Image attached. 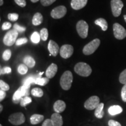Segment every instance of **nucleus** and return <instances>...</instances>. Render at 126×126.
<instances>
[{"mask_svg":"<svg viewBox=\"0 0 126 126\" xmlns=\"http://www.w3.org/2000/svg\"><path fill=\"white\" fill-rule=\"evenodd\" d=\"M73 81V75L70 71H66L63 73L60 78V85L62 89L65 91H68L71 87Z\"/></svg>","mask_w":126,"mask_h":126,"instance_id":"nucleus-1","label":"nucleus"},{"mask_svg":"<svg viewBox=\"0 0 126 126\" xmlns=\"http://www.w3.org/2000/svg\"><path fill=\"white\" fill-rule=\"evenodd\" d=\"M74 71L77 74L84 77L89 76L92 73V69L90 66L82 62L77 63L74 67Z\"/></svg>","mask_w":126,"mask_h":126,"instance_id":"nucleus-2","label":"nucleus"},{"mask_svg":"<svg viewBox=\"0 0 126 126\" xmlns=\"http://www.w3.org/2000/svg\"><path fill=\"white\" fill-rule=\"evenodd\" d=\"M30 86H28L23 85V86H20L14 94L13 96V102L15 103H18L20 102L21 99L23 97L27 96L29 94V88Z\"/></svg>","mask_w":126,"mask_h":126,"instance_id":"nucleus-3","label":"nucleus"},{"mask_svg":"<svg viewBox=\"0 0 126 126\" xmlns=\"http://www.w3.org/2000/svg\"><path fill=\"white\" fill-rule=\"evenodd\" d=\"M18 36V32L14 29L8 31L5 34L3 39L4 44L7 46H11L16 43Z\"/></svg>","mask_w":126,"mask_h":126,"instance_id":"nucleus-4","label":"nucleus"},{"mask_svg":"<svg viewBox=\"0 0 126 126\" xmlns=\"http://www.w3.org/2000/svg\"><path fill=\"white\" fill-rule=\"evenodd\" d=\"M100 44V40L99 39H94L85 46L82 50L83 53L86 56H89V55L93 54L98 48Z\"/></svg>","mask_w":126,"mask_h":126,"instance_id":"nucleus-5","label":"nucleus"},{"mask_svg":"<svg viewBox=\"0 0 126 126\" xmlns=\"http://www.w3.org/2000/svg\"><path fill=\"white\" fill-rule=\"evenodd\" d=\"M89 26L85 21L81 20L77 24V31L79 36L82 39H85L88 36Z\"/></svg>","mask_w":126,"mask_h":126,"instance_id":"nucleus-6","label":"nucleus"},{"mask_svg":"<svg viewBox=\"0 0 126 126\" xmlns=\"http://www.w3.org/2000/svg\"><path fill=\"white\" fill-rule=\"evenodd\" d=\"M8 120L14 125L19 126L25 122V117L22 113H15L9 116Z\"/></svg>","mask_w":126,"mask_h":126,"instance_id":"nucleus-7","label":"nucleus"},{"mask_svg":"<svg viewBox=\"0 0 126 126\" xmlns=\"http://www.w3.org/2000/svg\"><path fill=\"white\" fill-rule=\"evenodd\" d=\"M113 33L114 36L117 39L122 40L126 37V30L123 26L118 23L113 24Z\"/></svg>","mask_w":126,"mask_h":126,"instance_id":"nucleus-8","label":"nucleus"},{"mask_svg":"<svg viewBox=\"0 0 126 126\" xmlns=\"http://www.w3.org/2000/svg\"><path fill=\"white\" fill-rule=\"evenodd\" d=\"M123 6V2L121 0H111V11L114 16L118 17L120 15Z\"/></svg>","mask_w":126,"mask_h":126,"instance_id":"nucleus-9","label":"nucleus"},{"mask_svg":"<svg viewBox=\"0 0 126 126\" xmlns=\"http://www.w3.org/2000/svg\"><path fill=\"white\" fill-rule=\"evenodd\" d=\"M100 104V99L97 96H93L86 100L84 107L86 109L92 110L95 109Z\"/></svg>","mask_w":126,"mask_h":126,"instance_id":"nucleus-10","label":"nucleus"},{"mask_svg":"<svg viewBox=\"0 0 126 126\" xmlns=\"http://www.w3.org/2000/svg\"><path fill=\"white\" fill-rule=\"evenodd\" d=\"M67 11V8L65 6L60 5L53 9L50 13V15L54 19H60L65 15Z\"/></svg>","mask_w":126,"mask_h":126,"instance_id":"nucleus-11","label":"nucleus"},{"mask_svg":"<svg viewBox=\"0 0 126 126\" xmlns=\"http://www.w3.org/2000/svg\"><path fill=\"white\" fill-rule=\"evenodd\" d=\"M74 53V48L71 45H64L60 50V54L63 59H67L72 56Z\"/></svg>","mask_w":126,"mask_h":126,"instance_id":"nucleus-12","label":"nucleus"},{"mask_svg":"<svg viewBox=\"0 0 126 126\" xmlns=\"http://www.w3.org/2000/svg\"><path fill=\"white\" fill-rule=\"evenodd\" d=\"M88 0H72L71 6L75 10H79L86 6Z\"/></svg>","mask_w":126,"mask_h":126,"instance_id":"nucleus-13","label":"nucleus"},{"mask_svg":"<svg viewBox=\"0 0 126 126\" xmlns=\"http://www.w3.org/2000/svg\"><path fill=\"white\" fill-rule=\"evenodd\" d=\"M48 50L52 56L56 57L59 52V46L54 41L50 40L48 45Z\"/></svg>","mask_w":126,"mask_h":126,"instance_id":"nucleus-14","label":"nucleus"},{"mask_svg":"<svg viewBox=\"0 0 126 126\" xmlns=\"http://www.w3.org/2000/svg\"><path fill=\"white\" fill-rule=\"evenodd\" d=\"M57 65L56 64L53 63L47 68L46 71V75L47 78L49 79L53 78L56 75L57 72Z\"/></svg>","mask_w":126,"mask_h":126,"instance_id":"nucleus-15","label":"nucleus"},{"mask_svg":"<svg viewBox=\"0 0 126 126\" xmlns=\"http://www.w3.org/2000/svg\"><path fill=\"white\" fill-rule=\"evenodd\" d=\"M66 108L65 103L61 100H57L53 105V109L56 113H60L63 112Z\"/></svg>","mask_w":126,"mask_h":126,"instance_id":"nucleus-16","label":"nucleus"},{"mask_svg":"<svg viewBox=\"0 0 126 126\" xmlns=\"http://www.w3.org/2000/svg\"><path fill=\"white\" fill-rule=\"evenodd\" d=\"M51 120L54 126H62L63 124L62 116L60 114V113H53L51 116Z\"/></svg>","mask_w":126,"mask_h":126,"instance_id":"nucleus-17","label":"nucleus"},{"mask_svg":"<svg viewBox=\"0 0 126 126\" xmlns=\"http://www.w3.org/2000/svg\"><path fill=\"white\" fill-rule=\"evenodd\" d=\"M104 108V103H100V104L98 105V106L95 109V111H94V116L97 119H102L103 118L104 114H105V112L103 110Z\"/></svg>","mask_w":126,"mask_h":126,"instance_id":"nucleus-18","label":"nucleus"},{"mask_svg":"<svg viewBox=\"0 0 126 126\" xmlns=\"http://www.w3.org/2000/svg\"><path fill=\"white\" fill-rule=\"evenodd\" d=\"M109 113L111 116H114V115L120 114L123 111V109L121 106H118V105H114V106H111L109 108L108 110Z\"/></svg>","mask_w":126,"mask_h":126,"instance_id":"nucleus-19","label":"nucleus"},{"mask_svg":"<svg viewBox=\"0 0 126 126\" xmlns=\"http://www.w3.org/2000/svg\"><path fill=\"white\" fill-rule=\"evenodd\" d=\"M44 116L43 115L34 114L31 116L30 118V121H31V124H37L40 123L43 120Z\"/></svg>","mask_w":126,"mask_h":126,"instance_id":"nucleus-20","label":"nucleus"},{"mask_svg":"<svg viewBox=\"0 0 126 126\" xmlns=\"http://www.w3.org/2000/svg\"><path fill=\"white\" fill-rule=\"evenodd\" d=\"M43 20V16L40 13H36L32 19V23L34 26H38L42 23Z\"/></svg>","mask_w":126,"mask_h":126,"instance_id":"nucleus-21","label":"nucleus"},{"mask_svg":"<svg viewBox=\"0 0 126 126\" xmlns=\"http://www.w3.org/2000/svg\"><path fill=\"white\" fill-rule=\"evenodd\" d=\"M94 23L96 25H98V26H100V28H102V31H106L107 29H108V22L105 19L103 18H99L97 19L94 21Z\"/></svg>","mask_w":126,"mask_h":126,"instance_id":"nucleus-22","label":"nucleus"},{"mask_svg":"<svg viewBox=\"0 0 126 126\" xmlns=\"http://www.w3.org/2000/svg\"><path fill=\"white\" fill-rule=\"evenodd\" d=\"M23 63L25 65L28 66V67L29 68L34 67V66L36 64L35 60L33 59V58L29 56L25 57L23 59Z\"/></svg>","mask_w":126,"mask_h":126,"instance_id":"nucleus-23","label":"nucleus"},{"mask_svg":"<svg viewBox=\"0 0 126 126\" xmlns=\"http://www.w3.org/2000/svg\"><path fill=\"white\" fill-rule=\"evenodd\" d=\"M49 82V78H48L47 77L46 78H40V77H37L34 83L35 84L39 85L41 86H45L46 85H47V83Z\"/></svg>","mask_w":126,"mask_h":126,"instance_id":"nucleus-24","label":"nucleus"},{"mask_svg":"<svg viewBox=\"0 0 126 126\" xmlns=\"http://www.w3.org/2000/svg\"><path fill=\"white\" fill-rule=\"evenodd\" d=\"M31 94L34 96L41 97L43 96V91L40 88H36L32 89V90L31 91Z\"/></svg>","mask_w":126,"mask_h":126,"instance_id":"nucleus-25","label":"nucleus"},{"mask_svg":"<svg viewBox=\"0 0 126 126\" xmlns=\"http://www.w3.org/2000/svg\"><path fill=\"white\" fill-rule=\"evenodd\" d=\"M37 77H33V76H29L28 77V78H25L24 81H23V85H24L30 86V85L32 84V83H34V82H35L36 79L37 78Z\"/></svg>","mask_w":126,"mask_h":126,"instance_id":"nucleus-26","label":"nucleus"},{"mask_svg":"<svg viewBox=\"0 0 126 126\" xmlns=\"http://www.w3.org/2000/svg\"><path fill=\"white\" fill-rule=\"evenodd\" d=\"M31 40L33 43H38L40 42V40L41 39L40 35L37 32H34L33 33V34L31 36Z\"/></svg>","mask_w":126,"mask_h":126,"instance_id":"nucleus-27","label":"nucleus"},{"mask_svg":"<svg viewBox=\"0 0 126 126\" xmlns=\"http://www.w3.org/2000/svg\"><path fill=\"white\" fill-rule=\"evenodd\" d=\"M40 35L42 40L46 41L48 36V30H47V29H46V28H43L42 29H41L40 32Z\"/></svg>","mask_w":126,"mask_h":126,"instance_id":"nucleus-28","label":"nucleus"},{"mask_svg":"<svg viewBox=\"0 0 126 126\" xmlns=\"http://www.w3.org/2000/svg\"><path fill=\"white\" fill-rule=\"evenodd\" d=\"M28 70V66L26 65L25 64H20L19 65L18 68V71L20 74L21 75H24L26 74L27 73Z\"/></svg>","mask_w":126,"mask_h":126,"instance_id":"nucleus-29","label":"nucleus"},{"mask_svg":"<svg viewBox=\"0 0 126 126\" xmlns=\"http://www.w3.org/2000/svg\"><path fill=\"white\" fill-rule=\"evenodd\" d=\"M32 102V98L29 96H25L21 99L20 102V106L22 107H25L28 104L31 103Z\"/></svg>","mask_w":126,"mask_h":126,"instance_id":"nucleus-30","label":"nucleus"},{"mask_svg":"<svg viewBox=\"0 0 126 126\" xmlns=\"http://www.w3.org/2000/svg\"><path fill=\"white\" fill-rule=\"evenodd\" d=\"M11 57V51L9 49L5 50L2 54V59H4V60H9L10 59Z\"/></svg>","mask_w":126,"mask_h":126,"instance_id":"nucleus-31","label":"nucleus"},{"mask_svg":"<svg viewBox=\"0 0 126 126\" xmlns=\"http://www.w3.org/2000/svg\"><path fill=\"white\" fill-rule=\"evenodd\" d=\"M119 81L122 84H126V69L122 71L120 75Z\"/></svg>","mask_w":126,"mask_h":126,"instance_id":"nucleus-32","label":"nucleus"},{"mask_svg":"<svg viewBox=\"0 0 126 126\" xmlns=\"http://www.w3.org/2000/svg\"><path fill=\"white\" fill-rule=\"evenodd\" d=\"M0 88H1V90L8 91L9 90V86L2 80H0Z\"/></svg>","mask_w":126,"mask_h":126,"instance_id":"nucleus-33","label":"nucleus"},{"mask_svg":"<svg viewBox=\"0 0 126 126\" xmlns=\"http://www.w3.org/2000/svg\"><path fill=\"white\" fill-rule=\"evenodd\" d=\"M18 14L16 13H11L9 14L8 15V19L13 22L16 21V20L18 19Z\"/></svg>","mask_w":126,"mask_h":126,"instance_id":"nucleus-34","label":"nucleus"},{"mask_svg":"<svg viewBox=\"0 0 126 126\" xmlns=\"http://www.w3.org/2000/svg\"><path fill=\"white\" fill-rule=\"evenodd\" d=\"M14 29L16 30L18 32L22 33L26 31V28L23 27V26H21L18 24H15L14 25Z\"/></svg>","mask_w":126,"mask_h":126,"instance_id":"nucleus-35","label":"nucleus"},{"mask_svg":"<svg viewBox=\"0 0 126 126\" xmlns=\"http://www.w3.org/2000/svg\"><path fill=\"white\" fill-rule=\"evenodd\" d=\"M121 96L123 101L126 102V84H124L123 86L122 91H121Z\"/></svg>","mask_w":126,"mask_h":126,"instance_id":"nucleus-36","label":"nucleus"},{"mask_svg":"<svg viewBox=\"0 0 126 126\" xmlns=\"http://www.w3.org/2000/svg\"><path fill=\"white\" fill-rule=\"evenodd\" d=\"M56 1V0H40V2L43 6L47 7V6L51 5Z\"/></svg>","mask_w":126,"mask_h":126,"instance_id":"nucleus-37","label":"nucleus"},{"mask_svg":"<svg viewBox=\"0 0 126 126\" xmlns=\"http://www.w3.org/2000/svg\"><path fill=\"white\" fill-rule=\"evenodd\" d=\"M28 42V39L26 38H20L18 39L16 42V46H20V45H22L23 44L26 43Z\"/></svg>","mask_w":126,"mask_h":126,"instance_id":"nucleus-38","label":"nucleus"},{"mask_svg":"<svg viewBox=\"0 0 126 126\" xmlns=\"http://www.w3.org/2000/svg\"><path fill=\"white\" fill-rule=\"evenodd\" d=\"M11 72V68L9 67H5L1 69V75L9 74Z\"/></svg>","mask_w":126,"mask_h":126,"instance_id":"nucleus-39","label":"nucleus"},{"mask_svg":"<svg viewBox=\"0 0 126 126\" xmlns=\"http://www.w3.org/2000/svg\"><path fill=\"white\" fill-rule=\"evenodd\" d=\"M12 25L11 23L8 22H4L2 25V29L3 31H6V30H8L11 28Z\"/></svg>","mask_w":126,"mask_h":126,"instance_id":"nucleus-40","label":"nucleus"},{"mask_svg":"<svg viewBox=\"0 0 126 126\" xmlns=\"http://www.w3.org/2000/svg\"><path fill=\"white\" fill-rule=\"evenodd\" d=\"M15 2L17 5L21 7H25L26 5V0H15Z\"/></svg>","mask_w":126,"mask_h":126,"instance_id":"nucleus-41","label":"nucleus"},{"mask_svg":"<svg viewBox=\"0 0 126 126\" xmlns=\"http://www.w3.org/2000/svg\"><path fill=\"white\" fill-rule=\"evenodd\" d=\"M109 126H122L121 124L119 122L113 120H110L108 122Z\"/></svg>","mask_w":126,"mask_h":126,"instance_id":"nucleus-42","label":"nucleus"},{"mask_svg":"<svg viewBox=\"0 0 126 126\" xmlns=\"http://www.w3.org/2000/svg\"><path fill=\"white\" fill-rule=\"evenodd\" d=\"M42 126H54V125H53L51 119H46L43 122Z\"/></svg>","mask_w":126,"mask_h":126,"instance_id":"nucleus-43","label":"nucleus"},{"mask_svg":"<svg viewBox=\"0 0 126 126\" xmlns=\"http://www.w3.org/2000/svg\"><path fill=\"white\" fill-rule=\"evenodd\" d=\"M6 96V93L5 91L1 90L0 91V101H2L4 100L5 97Z\"/></svg>","mask_w":126,"mask_h":126,"instance_id":"nucleus-44","label":"nucleus"},{"mask_svg":"<svg viewBox=\"0 0 126 126\" xmlns=\"http://www.w3.org/2000/svg\"><path fill=\"white\" fill-rule=\"evenodd\" d=\"M3 4H4V1L3 0H0V5H2Z\"/></svg>","mask_w":126,"mask_h":126,"instance_id":"nucleus-45","label":"nucleus"},{"mask_svg":"<svg viewBox=\"0 0 126 126\" xmlns=\"http://www.w3.org/2000/svg\"><path fill=\"white\" fill-rule=\"evenodd\" d=\"M2 109H3V106H2V105H0V111H1V112L2 111Z\"/></svg>","mask_w":126,"mask_h":126,"instance_id":"nucleus-46","label":"nucleus"},{"mask_svg":"<svg viewBox=\"0 0 126 126\" xmlns=\"http://www.w3.org/2000/svg\"><path fill=\"white\" fill-rule=\"evenodd\" d=\"M31 1L32 2H34V3H35V2H37V1H39V0H31Z\"/></svg>","mask_w":126,"mask_h":126,"instance_id":"nucleus-47","label":"nucleus"},{"mask_svg":"<svg viewBox=\"0 0 126 126\" xmlns=\"http://www.w3.org/2000/svg\"><path fill=\"white\" fill-rule=\"evenodd\" d=\"M124 20H125V22H126V15H124Z\"/></svg>","mask_w":126,"mask_h":126,"instance_id":"nucleus-48","label":"nucleus"},{"mask_svg":"<svg viewBox=\"0 0 126 126\" xmlns=\"http://www.w3.org/2000/svg\"><path fill=\"white\" fill-rule=\"evenodd\" d=\"M0 126H2V125H1V124H0Z\"/></svg>","mask_w":126,"mask_h":126,"instance_id":"nucleus-49","label":"nucleus"}]
</instances>
